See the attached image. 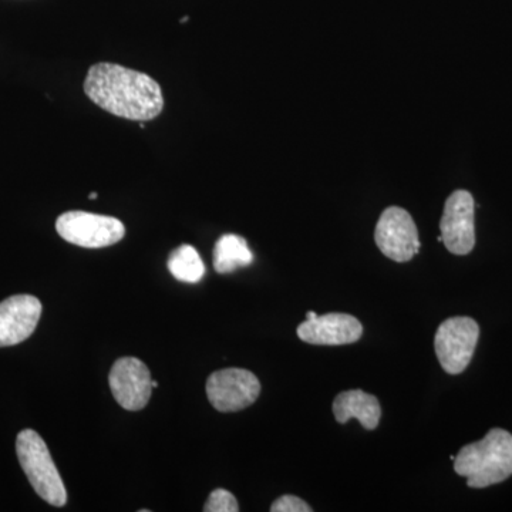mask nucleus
Listing matches in <instances>:
<instances>
[{
	"label": "nucleus",
	"mask_w": 512,
	"mask_h": 512,
	"mask_svg": "<svg viewBox=\"0 0 512 512\" xmlns=\"http://www.w3.org/2000/svg\"><path fill=\"white\" fill-rule=\"evenodd\" d=\"M42 316V303L32 295H16L0 303V348L25 342Z\"/></svg>",
	"instance_id": "10"
},
{
	"label": "nucleus",
	"mask_w": 512,
	"mask_h": 512,
	"mask_svg": "<svg viewBox=\"0 0 512 512\" xmlns=\"http://www.w3.org/2000/svg\"><path fill=\"white\" fill-rule=\"evenodd\" d=\"M16 453L37 495L53 507H63L67 503L66 488L45 440L35 430L20 431Z\"/></svg>",
	"instance_id": "3"
},
{
	"label": "nucleus",
	"mask_w": 512,
	"mask_h": 512,
	"mask_svg": "<svg viewBox=\"0 0 512 512\" xmlns=\"http://www.w3.org/2000/svg\"><path fill=\"white\" fill-rule=\"evenodd\" d=\"M84 93L113 116L150 121L160 116L164 97L160 84L146 73L114 63H97L84 80Z\"/></svg>",
	"instance_id": "1"
},
{
	"label": "nucleus",
	"mask_w": 512,
	"mask_h": 512,
	"mask_svg": "<svg viewBox=\"0 0 512 512\" xmlns=\"http://www.w3.org/2000/svg\"><path fill=\"white\" fill-rule=\"evenodd\" d=\"M377 247L387 258L407 262L419 254V231L412 215L399 207H389L380 215L375 229Z\"/></svg>",
	"instance_id": "7"
},
{
	"label": "nucleus",
	"mask_w": 512,
	"mask_h": 512,
	"mask_svg": "<svg viewBox=\"0 0 512 512\" xmlns=\"http://www.w3.org/2000/svg\"><path fill=\"white\" fill-rule=\"evenodd\" d=\"M254 262V254L245 238L227 234L218 239L214 248V268L218 274H231L239 268H245Z\"/></svg>",
	"instance_id": "13"
},
{
	"label": "nucleus",
	"mask_w": 512,
	"mask_h": 512,
	"mask_svg": "<svg viewBox=\"0 0 512 512\" xmlns=\"http://www.w3.org/2000/svg\"><path fill=\"white\" fill-rule=\"evenodd\" d=\"M205 512H238L239 505L237 498L234 494L229 493L227 490L212 491L210 498H208L207 504L204 507Z\"/></svg>",
	"instance_id": "15"
},
{
	"label": "nucleus",
	"mask_w": 512,
	"mask_h": 512,
	"mask_svg": "<svg viewBox=\"0 0 512 512\" xmlns=\"http://www.w3.org/2000/svg\"><path fill=\"white\" fill-rule=\"evenodd\" d=\"M333 414L340 424H346L350 419H357L366 430H375L379 426L382 407L379 400L372 394L363 390H348L336 397L333 402Z\"/></svg>",
	"instance_id": "12"
},
{
	"label": "nucleus",
	"mask_w": 512,
	"mask_h": 512,
	"mask_svg": "<svg viewBox=\"0 0 512 512\" xmlns=\"http://www.w3.org/2000/svg\"><path fill=\"white\" fill-rule=\"evenodd\" d=\"M363 335V326L348 313H328L306 319L298 328L299 339L309 345H352Z\"/></svg>",
	"instance_id": "11"
},
{
	"label": "nucleus",
	"mask_w": 512,
	"mask_h": 512,
	"mask_svg": "<svg viewBox=\"0 0 512 512\" xmlns=\"http://www.w3.org/2000/svg\"><path fill=\"white\" fill-rule=\"evenodd\" d=\"M151 373L137 357H121L111 367L109 383L114 399L128 412H138L150 402Z\"/></svg>",
	"instance_id": "9"
},
{
	"label": "nucleus",
	"mask_w": 512,
	"mask_h": 512,
	"mask_svg": "<svg viewBox=\"0 0 512 512\" xmlns=\"http://www.w3.org/2000/svg\"><path fill=\"white\" fill-rule=\"evenodd\" d=\"M56 231L70 244L82 248H106L126 235V227L117 218L92 212L69 211L56 221Z\"/></svg>",
	"instance_id": "4"
},
{
	"label": "nucleus",
	"mask_w": 512,
	"mask_h": 512,
	"mask_svg": "<svg viewBox=\"0 0 512 512\" xmlns=\"http://www.w3.org/2000/svg\"><path fill=\"white\" fill-rule=\"evenodd\" d=\"M473 195L458 190L448 197L440 221L441 238L451 254L467 255L476 245Z\"/></svg>",
	"instance_id": "8"
},
{
	"label": "nucleus",
	"mask_w": 512,
	"mask_h": 512,
	"mask_svg": "<svg viewBox=\"0 0 512 512\" xmlns=\"http://www.w3.org/2000/svg\"><path fill=\"white\" fill-rule=\"evenodd\" d=\"M96 198H97V194H96V192H93V194L90 195V200H96Z\"/></svg>",
	"instance_id": "17"
},
{
	"label": "nucleus",
	"mask_w": 512,
	"mask_h": 512,
	"mask_svg": "<svg viewBox=\"0 0 512 512\" xmlns=\"http://www.w3.org/2000/svg\"><path fill=\"white\" fill-rule=\"evenodd\" d=\"M480 326L467 316L444 320L437 329L434 349L441 367L448 375H460L470 365L476 352Z\"/></svg>",
	"instance_id": "5"
},
{
	"label": "nucleus",
	"mask_w": 512,
	"mask_h": 512,
	"mask_svg": "<svg viewBox=\"0 0 512 512\" xmlns=\"http://www.w3.org/2000/svg\"><path fill=\"white\" fill-rule=\"evenodd\" d=\"M261 394V383L254 373L245 369H222L207 380V396L221 413L241 412L254 404Z\"/></svg>",
	"instance_id": "6"
},
{
	"label": "nucleus",
	"mask_w": 512,
	"mask_h": 512,
	"mask_svg": "<svg viewBox=\"0 0 512 512\" xmlns=\"http://www.w3.org/2000/svg\"><path fill=\"white\" fill-rule=\"evenodd\" d=\"M272 512H312L308 503L295 495H282L271 505Z\"/></svg>",
	"instance_id": "16"
},
{
	"label": "nucleus",
	"mask_w": 512,
	"mask_h": 512,
	"mask_svg": "<svg viewBox=\"0 0 512 512\" xmlns=\"http://www.w3.org/2000/svg\"><path fill=\"white\" fill-rule=\"evenodd\" d=\"M151 386H153V389H156V387H158V383L157 382H151Z\"/></svg>",
	"instance_id": "18"
},
{
	"label": "nucleus",
	"mask_w": 512,
	"mask_h": 512,
	"mask_svg": "<svg viewBox=\"0 0 512 512\" xmlns=\"http://www.w3.org/2000/svg\"><path fill=\"white\" fill-rule=\"evenodd\" d=\"M168 269L177 281L197 284L205 275V265L197 249L181 245L168 258Z\"/></svg>",
	"instance_id": "14"
},
{
	"label": "nucleus",
	"mask_w": 512,
	"mask_h": 512,
	"mask_svg": "<svg viewBox=\"0 0 512 512\" xmlns=\"http://www.w3.org/2000/svg\"><path fill=\"white\" fill-rule=\"evenodd\" d=\"M454 470L467 478L471 488L503 483L512 476V434L503 429L488 431L483 440L461 448Z\"/></svg>",
	"instance_id": "2"
}]
</instances>
